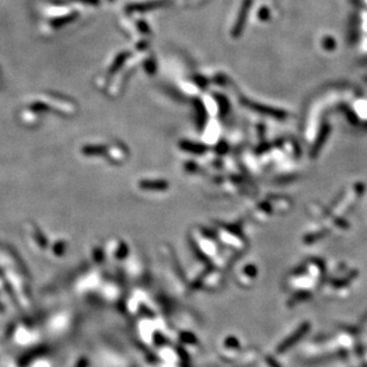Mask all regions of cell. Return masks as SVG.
Wrapping results in <instances>:
<instances>
[{
  "label": "cell",
  "mask_w": 367,
  "mask_h": 367,
  "mask_svg": "<svg viewBox=\"0 0 367 367\" xmlns=\"http://www.w3.org/2000/svg\"><path fill=\"white\" fill-rule=\"evenodd\" d=\"M304 332H305V328H304V329H302V331H300V332H298V333H296L295 334V335H292V337H290V339H288L287 341H285V342L283 343V344H281V347L279 348V350H278V351H280V352H284L285 350H286V348H288V347H291V344H294L295 342H296V341H297V340H299L300 339V337H302V336H300V335H303V333Z\"/></svg>",
  "instance_id": "cell-1"
}]
</instances>
